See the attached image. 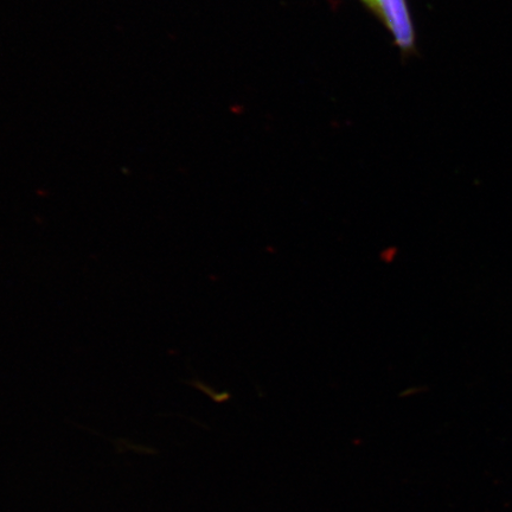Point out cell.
Instances as JSON below:
<instances>
[{
  "mask_svg": "<svg viewBox=\"0 0 512 512\" xmlns=\"http://www.w3.org/2000/svg\"><path fill=\"white\" fill-rule=\"evenodd\" d=\"M374 10L405 53L415 48V32L406 0H363Z\"/></svg>",
  "mask_w": 512,
  "mask_h": 512,
  "instance_id": "cell-1",
  "label": "cell"
}]
</instances>
